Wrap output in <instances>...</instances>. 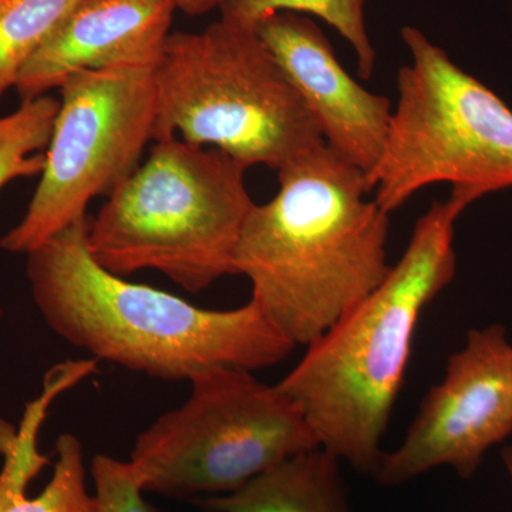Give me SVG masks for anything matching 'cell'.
Listing matches in <instances>:
<instances>
[{
	"instance_id": "obj_1",
	"label": "cell",
	"mask_w": 512,
	"mask_h": 512,
	"mask_svg": "<svg viewBox=\"0 0 512 512\" xmlns=\"http://www.w3.org/2000/svg\"><path fill=\"white\" fill-rule=\"evenodd\" d=\"M279 190L255 204L239 238L235 271L295 346H309L389 274L390 214L367 175L328 146L278 171Z\"/></svg>"
},
{
	"instance_id": "obj_2",
	"label": "cell",
	"mask_w": 512,
	"mask_h": 512,
	"mask_svg": "<svg viewBox=\"0 0 512 512\" xmlns=\"http://www.w3.org/2000/svg\"><path fill=\"white\" fill-rule=\"evenodd\" d=\"M87 222L29 252L26 275L46 325L97 362L191 382L217 366L268 369L296 348L254 301L214 311L111 274L90 255Z\"/></svg>"
},
{
	"instance_id": "obj_3",
	"label": "cell",
	"mask_w": 512,
	"mask_h": 512,
	"mask_svg": "<svg viewBox=\"0 0 512 512\" xmlns=\"http://www.w3.org/2000/svg\"><path fill=\"white\" fill-rule=\"evenodd\" d=\"M463 202L434 201L402 258L375 291L306 346L276 386L301 410L325 448L375 476L382 439L402 390L421 313L453 281L454 234Z\"/></svg>"
},
{
	"instance_id": "obj_4",
	"label": "cell",
	"mask_w": 512,
	"mask_h": 512,
	"mask_svg": "<svg viewBox=\"0 0 512 512\" xmlns=\"http://www.w3.org/2000/svg\"><path fill=\"white\" fill-rule=\"evenodd\" d=\"M249 168L218 148L160 138L147 160L87 222L97 264L126 276L153 269L188 292L237 275L242 229L255 202Z\"/></svg>"
},
{
	"instance_id": "obj_5",
	"label": "cell",
	"mask_w": 512,
	"mask_h": 512,
	"mask_svg": "<svg viewBox=\"0 0 512 512\" xmlns=\"http://www.w3.org/2000/svg\"><path fill=\"white\" fill-rule=\"evenodd\" d=\"M154 79L156 140L180 134L276 173L325 146L281 64L252 30L220 19L201 32L171 33Z\"/></svg>"
},
{
	"instance_id": "obj_6",
	"label": "cell",
	"mask_w": 512,
	"mask_h": 512,
	"mask_svg": "<svg viewBox=\"0 0 512 512\" xmlns=\"http://www.w3.org/2000/svg\"><path fill=\"white\" fill-rule=\"evenodd\" d=\"M412 63L399 70L382 157L367 177L386 212L429 185H451L466 207L512 187V110L421 30L402 29Z\"/></svg>"
},
{
	"instance_id": "obj_7",
	"label": "cell",
	"mask_w": 512,
	"mask_h": 512,
	"mask_svg": "<svg viewBox=\"0 0 512 512\" xmlns=\"http://www.w3.org/2000/svg\"><path fill=\"white\" fill-rule=\"evenodd\" d=\"M190 383L188 399L161 414L131 451L150 493H232L320 447L298 406L251 370L212 367Z\"/></svg>"
},
{
	"instance_id": "obj_8",
	"label": "cell",
	"mask_w": 512,
	"mask_h": 512,
	"mask_svg": "<svg viewBox=\"0 0 512 512\" xmlns=\"http://www.w3.org/2000/svg\"><path fill=\"white\" fill-rule=\"evenodd\" d=\"M60 106L42 178L25 217L0 239L28 255L87 218V205L109 197L140 167L156 140L154 69L113 67L74 73L59 87Z\"/></svg>"
},
{
	"instance_id": "obj_9",
	"label": "cell",
	"mask_w": 512,
	"mask_h": 512,
	"mask_svg": "<svg viewBox=\"0 0 512 512\" xmlns=\"http://www.w3.org/2000/svg\"><path fill=\"white\" fill-rule=\"evenodd\" d=\"M512 434V343L504 326L470 329L431 387L397 450L384 453L377 483L394 487L450 467L470 480L490 448Z\"/></svg>"
},
{
	"instance_id": "obj_10",
	"label": "cell",
	"mask_w": 512,
	"mask_h": 512,
	"mask_svg": "<svg viewBox=\"0 0 512 512\" xmlns=\"http://www.w3.org/2000/svg\"><path fill=\"white\" fill-rule=\"evenodd\" d=\"M318 124L323 141L369 177L382 157L393 107L366 90L336 57L312 19L282 12L255 29Z\"/></svg>"
},
{
	"instance_id": "obj_11",
	"label": "cell",
	"mask_w": 512,
	"mask_h": 512,
	"mask_svg": "<svg viewBox=\"0 0 512 512\" xmlns=\"http://www.w3.org/2000/svg\"><path fill=\"white\" fill-rule=\"evenodd\" d=\"M170 0H79L19 73L22 100L46 96L83 70L156 69L171 35Z\"/></svg>"
},
{
	"instance_id": "obj_12",
	"label": "cell",
	"mask_w": 512,
	"mask_h": 512,
	"mask_svg": "<svg viewBox=\"0 0 512 512\" xmlns=\"http://www.w3.org/2000/svg\"><path fill=\"white\" fill-rule=\"evenodd\" d=\"M82 380V372L73 363L52 367L43 392L26 407L18 434L0 436V454L5 458L0 473V512H97L96 497L87 491L82 443L70 433L56 441V463L49 483L36 497L26 495L30 481L49 464V458L37 450V436L50 404Z\"/></svg>"
},
{
	"instance_id": "obj_13",
	"label": "cell",
	"mask_w": 512,
	"mask_h": 512,
	"mask_svg": "<svg viewBox=\"0 0 512 512\" xmlns=\"http://www.w3.org/2000/svg\"><path fill=\"white\" fill-rule=\"evenodd\" d=\"M339 466L338 457L318 447L202 504L214 512H350Z\"/></svg>"
},
{
	"instance_id": "obj_14",
	"label": "cell",
	"mask_w": 512,
	"mask_h": 512,
	"mask_svg": "<svg viewBox=\"0 0 512 512\" xmlns=\"http://www.w3.org/2000/svg\"><path fill=\"white\" fill-rule=\"evenodd\" d=\"M367 0H227L221 20L237 28L252 30L276 13L312 15L338 30L355 52L357 70L369 80L375 72L377 53L366 28Z\"/></svg>"
},
{
	"instance_id": "obj_15",
	"label": "cell",
	"mask_w": 512,
	"mask_h": 512,
	"mask_svg": "<svg viewBox=\"0 0 512 512\" xmlns=\"http://www.w3.org/2000/svg\"><path fill=\"white\" fill-rule=\"evenodd\" d=\"M79 0H0V100Z\"/></svg>"
},
{
	"instance_id": "obj_16",
	"label": "cell",
	"mask_w": 512,
	"mask_h": 512,
	"mask_svg": "<svg viewBox=\"0 0 512 512\" xmlns=\"http://www.w3.org/2000/svg\"><path fill=\"white\" fill-rule=\"evenodd\" d=\"M97 512H156L144 500V478L133 461L97 454L92 461Z\"/></svg>"
},
{
	"instance_id": "obj_17",
	"label": "cell",
	"mask_w": 512,
	"mask_h": 512,
	"mask_svg": "<svg viewBox=\"0 0 512 512\" xmlns=\"http://www.w3.org/2000/svg\"><path fill=\"white\" fill-rule=\"evenodd\" d=\"M175 10H181L185 15H207L215 9H221L227 0H170Z\"/></svg>"
},
{
	"instance_id": "obj_18",
	"label": "cell",
	"mask_w": 512,
	"mask_h": 512,
	"mask_svg": "<svg viewBox=\"0 0 512 512\" xmlns=\"http://www.w3.org/2000/svg\"><path fill=\"white\" fill-rule=\"evenodd\" d=\"M501 458H503L505 471H507L508 477H510L512 483V446L503 448V451H501Z\"/></svg>"
}]
</instances>
